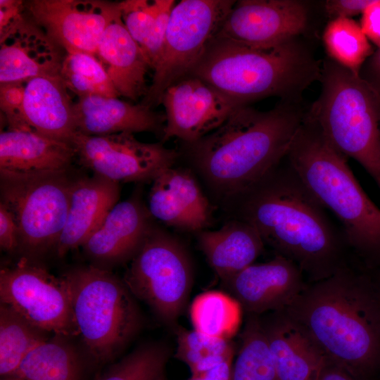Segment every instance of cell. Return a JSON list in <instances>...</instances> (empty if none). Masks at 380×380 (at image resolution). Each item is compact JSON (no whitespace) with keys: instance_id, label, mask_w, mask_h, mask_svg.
<instances>
[{"instance_id":"26","label":"cell","mask_w":380,"mask_h":380,"mask_svg":"<svg viewBox=\"0 0 380 380\" xmlns=\"http://www.w3.org/2000/svg\"><path fill=\"white\" fill-rule=\"evenodd\" d=\"M197 240L208 262L222 282L253 264L265 246L251 224L234 217L217 230L197 233Z\"/></svg>"},{"instance_id":"37","label":"cell","mask_w":380,"mask_h":380,"mask_svg":"<svg viewBox=\"0 0 380 380\" xmlns=\"http://www.w3.org/2000/svg\"><path fill=\"white\" fill-rule=\"evenodd\" d=\"M175 0H157V11L154 27L141 50L151 69L155 67L163 49L168 21Z\"/></svg>"},{"instance_id":"18","label":"cell","mask_w":380,"mask_h":380,"mask_svg":"<svg viewBox=\"0 0 380 380\" xmlns=\"http://www.w3.org/2000/svg\"><path fill=\"white\" fill-rule=\"evenodd\" d=\"M62 50L24 13L0 30V84L60 75Z\"/></svg>"},{"instance_id":"32","label":"cell","mask_w":380,"mask_h":380,"mask_svg":"<svg viewBox=\"0 0 380 380\" xmlns=\"http://www.w3.org/2000/svg\"><path fill=\"white\" fill-rule=\"evenodd\" d=\"M175 334V357L187 365L191 374L206 372L234 360L235 347L231 340L210 337L182 327L176 328Z\"/></svg>"},{"instance_id":"40","label":"cell","mask_w":380,"mask_h":380,"mask_svg":"<svg viewBox=\"0 0 380 380\" xmlns=\"http://www.w3.org/2000/svg\"><path fill=\"white\" fill-rule=\"evenodd\" d=\"M360 27L377 47L380 46V0H373L362 13Z\"/></svg>"},{"instance_id":"46","label":"cell","mask_w":380,"mask_h":380,"mask_svg":"<svg viewBox=\"0 0 380 380\" xmlns=\"http://www.w3.org/2000/svg\"><path fill=\"white\" fill-rule=\"evenodd\" d=\"M1 380H20L15 378H3Z\"/></svg>"},{"instance_id":"6","label":"cell","mask_w":380,"mask_h":380,"mask_svg":"<svg viewBox=\"0 0 380 380\" xmlns=\"http://www.w3.org/2000/svg\"><path fill=\"white\" fill-rule=\"evenodd\" d=\"M318 99L307 110L331 144L359 163L380 189V95L360 75L330 58Z\"/></svg>"},{"instance_id":"43","label":"cell","mask_w":380,"mask_h":380,"mask_svg":"<svg viewBox=\"0 0 380 380\" xmlns=\"http://www.w3.org/2000/svg\"><path fill=\"white\" fill-rule=\"evenodd\" d=\"M233 360L224 362L206 372L191 374L189 380H232Z\"/></svg>"},{"instance_id":"44","label":"cell","mask_w":380,"mask_h":380,"mask_svg":"<svg viewBox=\"0 0 380 380\" xmlns=\"http://www.w3.org/2000/svg\"><path fill=\"white\" fill-rule=\"evenodd\" d=\"M317 380H356L345 369L326 358Z\"/></svg>"},{"instance_id":"11","label":"cell","mask_w":380,"mask_h":380,"mask_svg":"<svg viewBox=\"0 0 380 380\" xmlns=\"http://www.w3.org/2000/svg\"><path fill=\"white\" fill-rule=\"evenodd\" d=\"M0 300L34 327L66 338L79 336L63 278L21 257L0 271Z\"/></svg>"},{"instance_id":"33","label":"cell","mask_w":380,"mask_h":380,"mask_svg":"<svg viewBox=\"0 0 380 380\" xmlns=\"http://www.w3.org/2000/svg\"><path fill=\"white\" fill-rule=\"evenodd\" d=\"M60 76L69 91L77 97L91 95L120 97L96 55L82 51L66 53Z\"/></svg>"},{"instance_id":"25","label":"cell","mask_w":380,"mask_h":380,"mask_svg":"<svg viewBox=\"0 0 380 380\" xmlns=\"http://www.w3.org/2000/svg\"><path fill=\"white\" fill-rule=\"evenodd\" d=\"M96 56L100 61L120 96L137 101L147 93L146 75L150 68L139 45L117 17L106 29Z\"/></svg>"},{"instance_id":"14","label":"cell","mask_w":380,"mask_h":380,"mask_svg":"<svg viewBox=\"0 0 380 380\" xmlns=\"http://www.w3.org/2000/svg\"><path fill=\"white\" fill-rule=\"evenodd\" d=\"M161 103L165 108V124L162 143L177 138L185 144L198 141L217 129L243 105L192 76L186 77L168 87Z\"/></svg>"},{"instance_id":"38","label":"cell","mask_w":380,"mask_h":380,"mask_svg":"<svg viewBox=\"0 0 380 380\" xmlns=\"http://www.w3.org/2000/svg\"><path fill=\"white\" fill-rule=\"evenodd\" d=\"M0 246L8 253L18 252L19 240L17 224L10 211L0 203Z\"/></svg>"},{"instance_id":"28","label":"cell","mask_w":380,"mask_h":380,"mask_svg":"<svg viewBox=\"0 0 380 380\" xmlns=\"http://www.w3.org/2000/svg\"><path fill=\"white\" fill-rule=\"evenodd\" d=\"M189 312L194 330L210 337L231 340L239 331L243 308L229 293L211 290L194 298Z\"/></svg>"},{"instance_id":"8","label":"cell","mask_w":380,"mask_h":380,"mask_svg":"<svg viewBox=\"0 0 380 380\" xmlns=\"http://www.w3.org/2000/svg\"><path fill=\"white\" fill-rule=\"evenodd\" d=\"M77 177L72 168L34 173L0 171V203L17 224L22 257L37 260L55 252Z\"/></svg>"},{"instance_id":"24","label":"cell","mask_w":380,"mask_h":380,"mask_svg":"<svg viewBox=\"0 0 380 380\" xmlns=\"http://www.w3.org/2000/svg\"><path fill=\"white\" fill-rule=\"evenodd\" d=\"M76 160L68 142L33 129H6L0 133V171L15 173L69 170Z\"/></svg>"},{"instance_id":"35","label":"cell","mask_w":380,"mask_h":380,"mask_svg":"<svg viewBox=\"0 0 380 380\" xmlns=\"http://www.w3.org/2000/svg\"><path fill=\"white\" fill-rule=\"evenodd\" d=\"M119 8L125 28L142 49L155 25L157 0L121 1Z\"/></svg>"},{"instance_id":"17","label":"cell","mask_w":380,"mask_h":380,"mask_svg":"<svg viewBox=\"0 0 380 380\" xmlns=\"http://www.w3.org/2000/svg\"><path fill=\"white\" fill-rule=\"evenodd\" d=\"M222 283L243 310L258 316L285 310L308 284L298 266L279 255L253 263Z\"/></svg>"},{"instance_id":"4","label":"cell","mask_w":380,"mask_h":380,"mask_svg":"<svg viewBox=\"0 0 380 380\" xmlns=\"http://www.w3.org/2000/svg\"><path fill=\"white\" fill-rule=\"evenodd\" d=\"M286 159L317 201L340 222L355 263L365 271L380 267V209L357 181L348 158L307 112Z\"/></svg>"},{"instance_id":"27","label":"cell","mask_w":380,"mask_h":380,"mask_svg":"<svg viewBox=\"0 0 380 380\" xmlns=\"http://www.w3.org/2000/svg\"><path fill=\"white\" fill-rule=\"evenodd\" d=\"M68 338H53L36 346L24 357L13 376L20 380H79V355Z\"/></svg>"},{"instance_id":"9","label":"cell","mask_w":380,"mask_h":380,"mask_svg":"<svg viewBox=\"0 0 380 380\" xmlns=\"http://www.w3.org/2000/svg\"><path fill=\"white\" fill-rule=\"evenodd\" d=\"M123 281L163 322L174 323L187 303L192 267L181 241L156 224L134 257Z\"/></svg>"},{"instance_id":"16","label":"cell","mask_w":380,"mask_h":380,"mask_svg":"<svg viewBox=\"0 0 380 380\" xmlns=\"http://www.w3.org/2000/svg\"><path fill=\"white\" fill-rule=\"evenodd\" d=\"M139 185L127 199L118 203L81 246L90 265L109 270L134 257L155 223Z\"/></svg>"},{"instance_id":"5","label":"cell","mask_w":380,"mask_h":380,"mask_svg":"<svg viewBox=\"0 0 380 380\" xmlns=\"http://www.w3.org/2000/svg\"><path fill=\"white\" fill-rule=\"evenodd\" d=\"M322 64L298 37L258 49L215 34L188 76L243 106L270 96L300 102L305 89L319 80Z\"/></svg>"},{"instance_id":"41","label":"cell","mask_w":380,"mask_h":380,"mask_svg":"<svg viewBox=\"0 0 380 380\" xmlns=\"http://www.w3.org/2000/svg\"><path fill=\"white\" fill-rule=\"evenodd\" d=\"M359 75L380 95V46L365 62Z\"/></svg>"},{"instance_id":"39","label":"cell","mask_w":380,"mask_h":380,"mask_svg":"<svg viewBox=\"0 0 380 380\" xmlns=\"http://www.w3.org/2000/svg\"><path fill=\"white\" fill-rule=\"evenodd\" d=\"M373 0H327L324 4V10L331 20L336 18H351L362 14L365 8Z\"/></svg>"},{"instance_id":"45","label":"cell","mask_w":380,"mask_h":380,"mask_svg":"<svg viewBox=\"0 0 380 380\" xmlns=\"http://www.w3.org/2000/svg\"><path fill=\"white\" fill-rule=\"evenodd\" d=\"M380 296V267L366 271Z\"/></svg>"},{"instance_id":"1","label":"cell","mask_w":380,"mask_h":380,"mask_svg":"<svg viewBox=\"0 0 380 380\" xmlns=\"http://www.w3.org/2000/svg\"><path fill=\"white\" fill-rule=\"evenodd\" d=\"M227 211L251 224L275 255L296 263L308 283L328 278L353 261L341 229L332 222L286 157Z\"/></svg>"},{"instance_id":"30","label":"cell","mask_w":380,"mask_h":380,"mask_svg":"<svg viewBox=\"0 0 380 380\" xmlns=\"http://www.w3.org/2000/svg\"><path fill=\"white\" fill-rule=\"evenodd\" d=\"M240 337L232 380H277L260 316L248 315Z\"/></svg>"},{"instance_id":"15","label":"cell","mask_w":380,"mask_h":380,"mask_svg":"<svg viewBox=\"0 0 380 380\" xmlns=\"http://www.w3.org/2000/svg\"><path fill=\"white\" fill-rule=\"evenodd\" d=\"M308 9L299 0L236 1L216 34L258 49L281 45L305 30Z\"/></svg>"},{"instance_id":"22","label":"cell","mask_w":380,"mask_h":380,"mask_svg":"<svg viewBox=\"0 0 380 380\" xmlns=\"http://www.w3.org/2000/svg\"><path fill=\"white\" fill-rule=\"evenodd\" d=\"M260 317L277 380H317L326 357L284 310Z\"/></svg>"},{"instance_id":"13","label":"cell","mask_w":380,"mask_h":380,"mask_svg":"<svg viewBox=\"0 0 380 380\" xmlns=\"http://www.w3.org/2000/svg\"><path fill=\"white\" fill-rule=\"evenodd\" d=\"M24 11L65 53L94 55L106 29L120 15L119 1L106 0H28Z\"/></svg>"},{"instance_id":"2","label":"cell","mask_w":380,"mask_h":380,"mask_svg":"<svg viewBox=\"0 0 380 380\" xmlns=\"http://www.w3.org/2000/svg\"><path fill=\"white\" fill-rule=\"evenodd\" d=\"M284 310L326 358L354 379L380 378V296L354 261L308 283Z\"/></svg>"},{"instance_id":"36","label":"cell","mask_w":380,"mask_h":380,"mask_svg":"<svg viewBox=\"0 0 380 380\" xmlns=\"http://www.w3.org/2000/svg\"><path fill=\"white\" fill-rule=\"evenodd\" d=\"M25 83L0 84V107L7 129H32L25 121L23 113Z\"/></svg>"},{"instance_id":"42","label":"cell","mask_w":380,"mask_h":380,"mask_svg":"<svg viewBox=\"0 0 380 380\" xmlns=\"http://www.w3.org/2000/svg\"><path fill=\"white\" fill-rule=\"evenodd\" d=\"M24 1L0 0V30L24 15Z\"/></svg>"},{"instance_id":"20","label":"cell","mask_w":380,"mask_h":380,"mask_svg":"<svg viewBox=\"0 0 380 380\" xmlns=\"http://www.w3.org/2000/svg\"><path fill=\"white\" fill-rule=\"evenodd\" d=\"M74 108L77 132L85 135L151 132L163 137L165 115L141 103L91 95L78 97Z\"/></svg>"},{"instance_id":"23","label":"cell","mask_w":380,"mask_h":380,"mask_svg":"<svg viewBox=\"0 0 380 380\" xmlns=\"http://www.w3.org/2000/svg\"><path fill=\"white\" fill-rule=\"evenodd\" d=\"M74 103L60 75L37 77L25 84V121L44 136L70 144L77 132Z\"/></svg>"},{"instance_id":"3","label":"cell","mask_w":380,"mask_h":380,"mask_svg":"<svg viewBox=\"0 0 380 380\" xmlns=\"http://www.w3.org/2000/svg\"><path fill=\"white\" fill-rule=\"evenodd\" d=\"M305 113L299 102L282 100L267 111L241 106L217 129L186 144L187 159L227 211L284 160Z\"/></svg>"},{"instance_id":"29","label":"cell","mask_w":380,"mask_h":380,"mask_svg":"<svg viewBox=\"0 0 380 380\" xmlns=\"http://www.w3.org/2000/svg\"><path fill=\"white\" fill-rule=\"evenodd\" d=\"M8 305L0 304V374L10 378L36 346L49 338Z\"/></svg>"},{"instance_id":"19","label":"cell","mask_w":380,"mask_h":380,"mask_svg":"<svg viewBox=\"0 0 380 380\" xmlns=\"http://www.w3.org/2000/svg\"><path fill=\"white\" fill-rule=\"evenodd\" d=\"M147 206L153 219L182 231L197 234L211 224L213 206L188 168L160 173L152 182Z\"/></svg>"},{"instance_id":"31","label":"cell","mask_w":380,"mask_h":380,"mask_svg":"<svg viewBox=\"0 0 380 380\" xmlns=\"http://www.w3.org/2000/svg\"><path fill=\"white\" fill-rule=\"evenodd\" d=\"M323 42L329 58L357 75L374 53L360 25L352 18L331 20L324 30Z\"/></svg>"},{"instance_id":"21","label":"cell","mask_w":380,"mask_h":380,"mask_svg":"<svg viewBox=\"0 0 380 380\" xmlns=\"http://www.w3.org/2000/svg\"><path fill=\"white\" fill-rule=\"evenodd\" d=\"M120 194V183L94 174L77 176L70 194L66 222L54 252L56 255L62 258L82 246L118 203Z\"/></svg>"},{"instance_id":"10","label":"cell","mask_w":380,"mask_h":380,"mask_svg":"<svg viewBox=\"0 0 380 380\" xmlns=\"http://www.w3.org/2000/svg\"><path fill=\"white\" fill-rule=\"evenodd\" d=\"M236 3L233 0H182L173 7L151 84L141 103L153 108L165 90L187 77Z\"/></svg>"},{"instance_id":"34","label":"cell","mask_w":380,"mask_h":380,"mask_svg":"<svg viewBox=\"0 0 380 380\" xmlns=\"http://www.w3.org/2000/svg\"><path fill=\"white\" fill-rule=\"evenodd\" d=\"M167 349L160 343L141 345L113 364L97 380H165Z\"/></svg>"},{"instance_id":"12","label":"cell","mask_w":380,"mask_h":380,"mask_svg":"<svg viewBox=\"0 0 380 380\" xmlns=\"http://www.w3.org/2000/svg\"><path fill=\"white\" fill-rule=\"evenodd\" d=\"M70 144L81 166L118 183L152 182L178 157L162 142H142L129 132L91 136L77 132Z\"/></svg>"},{"instance_id":"7","label":"cell","mask_w":380,"mask_h":380,"mask_svg":"<svg viewBox=\"0 0 380 380\" xmlns=\"http://www.w3.org/2000/svg\"><path fill=\"white\" fill-rule=\"evenodd\" d=\"M61 277L87 353L99 365L112 361L141 326L134 296L123 280L109 270L90 264L72 267Z\"/></svg>"}]
</instances>
